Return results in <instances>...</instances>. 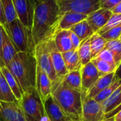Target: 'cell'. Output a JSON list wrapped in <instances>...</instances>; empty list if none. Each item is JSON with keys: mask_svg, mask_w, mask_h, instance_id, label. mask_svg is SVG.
Segmentation results:
<instances>
[{"mask_svg": "<svg viewBox=\"0 0 121 121\" xmlns=\"http://www.w3.org/2000/svg\"><path fill=\"white\" fill-rule=\"evenodd\" d=\"M4 28L0 24V67L5 66L4 60H3V55H2V45H3V33Z\"/></svg>", "mask_w": 121, "mask_h": 121, "instance_id": "37", "label": "cell"}, {"mask_svg": "<svg viewBox=\"0 0 121 121\" xmlns=\"http://www.w3.org/2000/svg\"><path fill=\"white\" fill-rule=\"evenodd\" d=\"M66 68L69 72L81 69L82 65L77 50H72L62 53Z\"/></svg>", "mask_w": 121, "mask_h": 121, "instance_id": "21", "label": "cell"}, {"mask_svg": "<svg viewBox=\"0 0 121 121\" xmlns=\"http://www.w3.org/2000/svg\"><path fill=\"white\" fill-rule=\"evenodd\" d=\"M51 95L71 121H82V92L66 86L62 79L52 82Z\"/></svg>", "mask_w": 121, "mask_h": 121, "instance_id": "2", "label": "cell"}, {"mask_svg": "<svg viewBox=\"0 0 121 121\" xmlns=\"http://www.w3.org/2000/svg\"><path fill=\"white\" fill-rule=\"evenodd\" d=\"M18 101L28 121H51L45 112L43 101L35 87L23 92Z\"/></svg>", "mask_w": 121, "mask_h": 121, "instance_id": "4", "label": "cell"}, {"mask_svg": "<svg viewBox=\"0 0 121 121\" xmlns=\"http://www.w3.org/2000/svg\"><path fill=\"white\" fill-rule=\"evenodd\" d=\"M61 17L67 11L89 15L101 8L99 0H57Z\"/></svg>", "mask_w": 121, "mask_h": 121, "instance_id": "7", "label": "cell"}, {"mask_svg": "<svg viewBox=\"0 0 121 121\" xmlns=\"http://www.w3.org/2000/svg\"><path fill=\"white\" fill-rule=\"evenodd\" d=\"M107 41L98 33H94L90 37L91 60L95 58L104 48Z\"/></svg>", "mask_w": 121, "mask_h": 121, "instance_id": "24", "label": "cell"}, {"mask_svg": "<svg viewBox=\"0 0 121 121\" xmlns=\"http://www.w3.org/2000/svg\"><path fill=\"white\" fill-rule=\"evenodd\" d=\"M9 37L11 38L17 52L33 54L35 43L31 31L27 28L18 18L9 24Z\"/></svg>", "mask_w": 121, "mask_h": 121, "instance_id": "5", "label": "cell"}, {"mask_svg": "<svg viewBox=\"0 0 121 121\" xmlns=\"http://www.w3.org/2000/svg\"><path fill=\"white\" fill-rule=\"evenodd\" d=\"M111 11H112L113 13H116V14H120V13H121V2H120L118 4H117Z\"/></svg>", "mask_w": 121, "mask_h": 121, "instance_id": "40", "label": "cell"}, {"mask_svg": "<svg viewBox=\"0 0 121 121\" xmlns=\"http://www.w3.org/2000/svg\"><path fill=\"white\" fill-rule=\"evenodd\" d=\"M121 23V13L120 14H116V13H113L112 16H111V18H109V20L108 21V22L106 23V24L101 28L100 29L97 33L99 35H101L102 33H104V32L110 30L111 28H113L117 26H118L119 24Z\"/></svg>", "mask_w": 121, "mask_h": 121, "instance_id": "31", "label": "cell"}, {"mask_svg": "<svg viewBox=\"0 0 121 121\" xmlns=\"http://www.w3.org/2000/svg\"><path fill=\"white\" fill-rule=\"evenodd\" d=\"M91 62L94 63V65L96 67V69L99 72V77H102V76L106 75L109 73L114 72L116 69V68L115 67L112 66L108 62L104 61L103 60L96 58V57L92 59Z\"/></svg>", "mask_w": 121, "mask_h": 121, "instance_id": "29", "label": "cell"}, {"mask_svg": "<svg viewBox=\"0 0 121 121\" xmlns=\"http://www.w3.org/2000/svg\"><path fill=\"white\" fill-rule=\"evenodd\" d=\"M96 57L99 58V59H101V60H103L108 62L109 64H111L112 66H113L116 68H117V67H116V65L115 64V62H114L113 54H112V52L110 50L104 48Z\"/></svg>", "mask_w": 121, "mask_h": 121, "instance_id": "33", "label": "cell"}, {"mask_svg": "<svg viewBox=\"0 0 121 121\" xmlns=\"http://www.w3.org/2000/svg\"><path fill=\"white\" fill-rule=\"evenodd\" d=\"M0 121H28L18 101L6 102L0 101Z\"/></svg>", "mask_w": 121, "mask_h": 121, "instance_id": "10", "label": "cell"}, {"mask_svg": "<svg viewBox=\"0 0 121 121\" xmlns=\"http://www.w3.org/2000/svg\"><path fill=\"white\" fill-rule=\"evenodd\" d=\"M53 39L57 50L61 53L74 50L70 38V30H57Z\"/></svg>", "mask_w": 121, "mask_h": 121, "instance_id": "16", "label": "cell"}, {"mask_svg": "<svg viewBox=\"0 0 121 121\" xmlns=\"http://www.w3.org/2000/svg\"><path fill=\"white\" fill-rule=\"evenodd\" d=\"M112 14L113 13L111 11L100 8L88 15L86 21L93 29L94 32L97 33L106 24Z\"/></svg>", "mask_w": 121, "mask_h": 121, "instance_id": "13", "label": "cell"}, {"mask_svg": "<svg viewBox=\"0 0 121 121\" xmlns=\"http://www.w3.org/2000/svg\"><path fill=\"white\" fill-rule=\"evenodd\" d=\"M105 48L112 52L115 64L118 67L121 63V40L117 39L107 41Z\"/></svg>", "mask_w": 121, "mask_h": 121, "instance_id": "26", "label": "cell"}, {"mask_svg": "<svg viewBox=\"0 0 121 121\" xmlns=\"http://www.w3.org/2000/svg\"><path fill=\"white\" fill-rule=\"evenodd\" d=\"M0 91H1L3 101L13 102L16 101L11 89H10L1 70H0Z\"/></svg>", "mask_w": 121, "mask_h": 121, "instance_id": "28", "label": "cell"}, {"mask_svg": "<svg viewBox=\"0 0 121 121\" xmlns=\"http://www.w3.org/2000/svg\"><path fill=\"white\" fill-rule=\"evenodd\" d=\"M60 18L57 0H36L31 29L35 45L55 33Z\"/></svg>", "mask_w": 121, "mask_h": 121, "instance_id": "1", "label": "cell"}, {"mask_svg": "<svg viewBox=\"0 0 121 121\" xmlns=\"http://www.w3.org/2000/svg\"><path fill=\"white\" fill-rule=\"evenodd\" d=\"M121 85V79L116 80L113 79V82L109 85L107 88H106L104 90L101 91L99 94H98L94 99L96 100L99 104H102L106 99H107Z\"/></svg>", "mask_w": 121, "mask_h": 121, "instance_id": "27", "label": "cell"}, {"mask_svg": "<svg viewBox=\"0 0 121 121\" xmlns=\"http://www.w3.org/2000/svg\"><path fill=\"white\" fill-rule=\"evenodd\" d=\"M114 118L116 121H121V110L114 116Z\"/></svg>", "mask_w": 121, "mask_h": 121, "instance_id": "41", "label": "cell"}, {"mask_svg": "<svg viewBox=\"0 0 121 121\" xmlns=\"http://www.w3.org/2000/svg\"><path fill=\"white\" fill-rule=\"evenodd\" d=\"M82 76V94H86V93L91 89L96 81L99 79V72L91 61L86 65L81 67Z\"/></svg>", "mask_w": 121, "mask_h": 121, "instance_id": "11", "label": "cell"}, {"mask_svg": "<svg viewBox=\"0 0 121 121\" xmlns=\"http://www.w3.org/2000/svg\"><path fill=\"white\" fill-rule=\"evenodd\" d=\"M41 99L44 101L49 96L51 95L52 82L48 75L45 73L38 65L36 69L35 86Z\"/></svg>", "mask_w": 121, "mask_h": 121, "instance_id": "14", "label": "cell"}, {"mask_svg": "<svg viewBox=\"0 0 121 121\" xmlns=\"http://www.w3.org/2000/svg\"><path fill=\"white\" fill-rule=\"evenodd\" d=\"M0 70L1 72V73L3 74L6 81L7 82L10 89H11L17 101H19L21 99L23 91H22V89H21L18 81L14 77V76L12 74V73L10 72L9 68L6 67V66L1 67Z\"/></svg>", "mask_w": 121, "mask_h": 121, "instance_id": "20", "label": "cell"}, {"mask_svg": "<svg viewBox=\"0 0 121 121\" xmlns=\"http://www.w3.org/2000/svg\"><path fill=\"white\" fill-rule=\"evenodd\" d=\"M54 35L35 45L33 52L37 65L48 75L52 82L57 79L56 73L54 69L50 56V50L52 44L54 43Z\"/></svg>", "mask_w": 121, "mask_h": 121, "instance_id": "6", "label": "cell"}, {"mask_svg": "<svg viewBox=\"0 0 121 121\" xmlns=\"http://www.w3.org/2000/svg\"><path fill=\"white\" fill-rule=\"evenodd\" d=\"M115 121V118H114V116L113 117H111V118H106V119H105L104 121Z\"/></svg>", "mask_w": 121, "mask_h": 121, "instance_id": "42", "label": "cell"}, {"mask_svg": "<svg viewBox=\"0 0 121 121\" xmlns=\"http://www.w3.org/2000/svg\"><path fill=\"white\" fill-rule=\"evenodd\" d=\"M101 8H104L108 10H111L117 4L121 2V0H99Z\"/></svg>", "mask_w": 121, "mask_h": 121, "instance_id": "34", "label": "cell"}, {"mask_svg": "<svg viewBox=\"0 0 121 121\" xmlns=\"http://www.w3.org/2000/svg\"><path fill=\"white\" fill-rule=\"evenodd\" d=\"M63 83L68 87L82 92L81 69L69 72L62 79Z\"/></svg>", "mask_w": 121, "mask_h": 121, "instance_id": "22", "label": "cell"}, {"mask_svg": "<svg viewBox=\"0 0 121 121\" xmlns=\"http://www.w3.org/2000/svg\"><path fill=\"white\" fill-rule=\"evenodd\" d=\"M16 52H17V51L16 50L15 47H14L11 38L6 34L5 30H4L2 55H3V60H4V65L6 67L9 65V64L12 61L15 55L16 54Z\"/></svg>", "mask_w": 121, "mask_h": 121, "instance_id": "19", "label": "cell"}, {"mask_svg": "<svg viewBox=\"0 0 121 121\" xmlns=\"http://www.w3.org/2000/svg\"><path fill=\"white\" fill-rule=\"evenodd\" d=\"M70 38L74 50H77L82 43V40L75 33H74L71 30H70Z\"/></svg>", "mask_w": 121, "mask_h": 121, "instance_id": "36", "label": "cell"}, {"mask_svg": "<svg viewBox=\"0 0 121 121\" xmlns=\"http://www.w3.org/2000/svg\"><path fill=\"white\" fill-rule=\"evenodd\" d=\"M114 77H115V72L100 77L99 79L94 84V85L91 87V89L84 96H86L89 99H94L98 94H99L101 91H102L106 88H107L109 85H111V84L113 82Z\"/></svg>", "mask_w": 121, "mask_h": 121, "instance_id": "18", "label": "cell"}, {"mask_svg": "<svg viewBox=\"0 0 121 121\" xmlns=\"http://www.w3.org/2000/svg\"><path fill=\"white\" fill-rule=\"evenodd\" d=\"M77 52L82 66H84L91 61L90 37L82 41L79 48L77 49Z\"/></svg>", "mask_w": 121, "mask_h": 121, "instance_id": "25", "label": "cell"}, {"mask_svg": "<svg viewBox=\"0 0 121 121\" xmlns=\"http://www.w3.org/2000/svg\"><path fill=\"white\" fill-rule=\"evenodd\" d=\"M7 67L18 81L23 93L35 86L37 62L33 54L17 52Z\"/></svg>", "mask_w": 121, "mask_h": 121, "instance_id": "3", "label": "cell"}, {"mask_svg": "<svg viewBox=\"0 0 121 121\" xmlns=\"http://www.w3.org/2000/svg\"><path fill=\"white\" fill-rule=\"evenodd\" d=\"M0 101H2V96H1V91H0Z\"/></svg>", "mask_w": 121, "mask_h": 121, "instance_id": "43", "label": "cell"}, {"mask_svg": "<svg viewBox=\"0 0 121 121\" xmlns=\"http://www.w3.org/2000/svg\"><path fill=\"white\" fill-rule=\"evenodd\" d=\"M82 121H103L105 112L101 104L82 95Z\"/></svg>", "mask_w": 121, "mask_h": 121, "instance_id": "9", "label": "cell"}, {"mask_svg": "<svg viewBox=\"0 0 121 121\" xmlns=\"http://www.w3.org/2000/svg\"><path fill=\"white\" fill-rule=\"evenodd\" d=\"M70 30L75 33L82 41L91 37L94 33L93 29L87 22L86 19L73 26L70 28Z\"/></svg>", "mask_w": 121, "mask_h": 121, "instance_id": "23", "label": "cell"}, {"mask_svg": "<svg viewBox=\"0 0 121 121\" xmlns=\"http://www.w3.org/2000/svg\"><path fill=\"white\" fill-rule=\"evenodd\" d=\"M0 24L3 27V28L5 30L6 34L8 35L9 34V26H8V23L6 21V16L4 13V7H3L1 0H0Z\"/></svg>", "mask_w": 121, "mask_h": 121, "instance_id": "35", "label": "cell"}, {"mask_svg": "<svg viewBox=\"0 0 121 121\" xmlns=\"http://www.w3.org/2000/svg\"><path fill=\"white\" fill-rule=\"evenodd\" d=\"M50 56L57 79H62L68 73V71L66 68L62 53L57 50L55 43L52 44L50 50Z\"/></svg>", "mask_w": 121, "mask_h": 121, "instance_id": "17", "label": "cell"}, {"mask_svg": "<svg viewBox=\"0 0 121 121\" xmlns=\"http://www.w3.org/2000/svg\"><path fill=\"white\" fill-rule=\"evenodd\" d=\"M88 16L81 13L67 11L60 18L58 23V30H70L75 24L86 20Z\"/></svg>", "mask_w": 121, "mask_h": 121, "instance_id": "15", "label": "cell"}, {"mask_svg": "<svg viewBox=\"0 0 121 121\" xmlns=\"http://www.w3.org/2000/svg\"><path fill=\"white\" fill-rule=\"evenodd\" d=\"M121 35V23L118 26L111 28L110 30L104 32L102 33L101 35L106 40V41H110V40H117L119 39Z\"/></svg>", "mask_w": 121, "mask_h": 121, "instance_id": "32", "label": "cell"}, {"mask_svg": "<svg viewBox=\"0 0 121 121\" xmlns=\"http://www.w3.org/2000/svg\"><path fill=\"white\" fill-rule=\"evenodd\" d=\"M18 18L30 31L36 0H13Z\"/></svg>", "mask_w": 121, "mask_h": 121, "instance_id": "8", "label": "cell"}, {"mask_svg": "<svg viewBox=\"0 0 121 121\" xmlns=\"http://www.w3.org/2000/svg\"><path fill=\"white\" fill-rule=\"evenodd\" d=\"M121 110V104L118 106V107H116V108H114L113 111H110L109 113H106L105 114V119H106V118H111V117H113L118 111H120Z\"/></svg>", "mask_w": 121, "mask_h": 121, "instance_id": "38", "label": "cell"}, {"mask_svg": "<svg viewBox=\"0 0 121 121\" xmlns=\"http://www.w3.org/2000/svg\"><path fill=\"white\" fill-rule=\"evenodd\" d=\"M119 39L121 40V36H120V38H119Z\"/></svg>", "mask_w": 121, "mask_h": 121, "instance_id": "44", "label": "cell"}, {"mask_svg": "<svg viewBox=\"0 0 121 121\" xmlns=\"http://www.w3.org/2000/svg\"><path fill=\"white\" fill-rule=\"evenodd\" d=\"M1 2L3 4L6 21L9 26V23L18 18V16L15 10L13 0H1Z\"/></svg>", "mask_w": 121, "mask_h": 121, "instance_id": "30", "label": "cell"}, {"mask_svg": "<svg viewBox=\"0 0 121 121\" xmlns=\"http://www.w3.org/2000/svg\"><path fill=\"white\" fill-rule=\"evenodd\" d=\"M43 104L45 112L51 121H71L52 95L49 96Z\"/></svg>", "mask_w": 121, "mask_h": 121, "instance_id": "12", "label": "cell"}, {"mask_svg": "<svg viewBox=\"0 0 121 121\" xmlns=\"http://www.w3.org/2000/svg\"><path fill=\"white\" fill-rule=\"evenodd\" d=\"M114 79H116V80L121 79V63L119 65V66L116 68V69L115 71Z\"/></svg>", "mask_w": 121, "mask_h": 121, "instance_id": "39", "label": "cell"}]
</instances>
